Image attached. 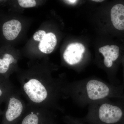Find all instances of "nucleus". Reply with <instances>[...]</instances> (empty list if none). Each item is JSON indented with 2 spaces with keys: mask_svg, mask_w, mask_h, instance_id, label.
<instances>
[{
  "mask_svg": "<svg viewBox=\"0 0 124 124\" xmlns=\"http://www.w3.org/2000/svg\"><path fill=\"white\" fill-rule=\"evenodd\" d=\"M124 115L123 110L119 107L108 103L102 104L99 110V119L102 122L108 124L119 122Z\"/></svg>",
  "mask_w": 124,
  "mask_h": 124,
  "instance_id": "7ed1b4c3",
  "label": "nucleus"
},
{
  "mask_svg": "<svg viewBox=\"0 0 124 124\" xmlns=\"http://www.w3.org/2000/svg\"><path fill=\"white\" fill-rule=\"evenodd\" d=\"M19 5L23 8H29L35 7L37 3L34 0H19Z\"/></svg>",
  "mask_w": 124,
  "mask_h": 124,
  "instance_id": "ddd939ff",
  "label": "nucleus"
},
{
  "mask_svg": "<svg viewBox=\"0 0 124 124\" xmlns=\"http://www.w3.org/2000/svg\"><path fill=\"white\" fill-rule=\"evenodd\" d=\"M7 109L4 115L6 124H13L16 122L22 114L23 106L21 100L10 93L6 99Z\"/></svg>",
  "mask_w": 124,
  "mask_h": 124,
  "instance_id": "f03ea898",
  "label": "nucleus"
},
{
  "mask_svg": "<svg viewBox=\"0 0 124 124\" xmlns=\"http://www.w3.org/2000/svg\"><path fill=\"white\" fill-rule=\"evenodd\" d=\"M46 34V32L45 31L39 30L34 33L33 36V39L36 41L40 42L44 39Z\"/></svg>",
  "mask_w": 124,
  "mask_h": 124,
  "instance_id": "4468645a",
  "label": "nucleus"
},
{
  "mask_svg": "<svg viewBox=\"0 0 124 124\" xmlns=\"http://www.w3.org/2000/svg\"><path fill=\"white\" fill-rule=\"evenodd\" d=\"M3 79L0 78V102L6 100L11 92L10 85Z\"/></svg>",
  "mask_w": 124,
  "mask_h": 124,
  "instance_id": "f8f14e48",
  "label": "nucleus"
},
{
  "mask_svg": "<svg viewBox=\"0 0 124 124\" xmlns=\"http://www.w3.org/2000/svg\"><path fill=\"white\" fill-rule=\"evenodd\" d=\"M93 1H95V2H102L103 1V0H93Z\"/></svg>",
  "mask_w": 124,
  "mask_h": 124,
  "instance_id": "dca6fc26",
  "label": "nucleus"
},
{
  "mask_svg": "<svg viewBox=\"0 0 124 124\" xmlns=\"http://www.w3.org/2000/svg\"><path fill=\"white\" fill-rule=\"evenodd\" d=\"M120 50V47L115 45H108L99 49V52L104 56V64L107 67H111L114 62L119 59Z\"/></svg>",
  "mask_w": 124,
  "mask_h": 124,
  "instance_id": "423d86ee",
  "label": "nucleus"
},
{
  "mask_svg": "<svg viewBox=\"0 0 124 124\" xmlns=\"http://www.w3.org/2000/svg\"><path fill=\"white\" fill-rule=\"evenodd\" d=\"M86 92L89 98L93 100H100L110 94L111 90L103 82L95 80H91L87 82Z\"/></svg>",
  "mask_w": 124,
  "mask_h": 124,
  "instance_id": "20e7f679",
  "label": "nucleus"
},
{
  "mask_svg": "<svg viewBox=\"0 0 124 124\" xmlns=\"http://www.w3.org/2000/svg\"><path fill=\"white\" fill-rule=\"evenodd\" d=\"M2 54L0 55V75L5 76L10 70L12 64L16 63V60L11 54Z\"/></svg>",
  "mask_w": 124,
  "mask_h": 124,
  "instance_id": "9d476101",
  "label": "nucleus"
},
{
  "mask_svg": "<svg viewBox=\"0 0 124 124\" xmlns=\"http://www.w3.org/2000/svg\"><path fill=\"white\" fill-rule=\"evenodd\" d=\"M57 44V39L55 35L52 32H48L44 39L40 41L38 48L44 53L50 54L54 51Z\"/></svg>",
  "mask_w": 124,
  "mask_h": 124,
  "instance_id": "1a4fd4ad",
  "label": "nucleus"
},
{
  "mask_svg": "<svg viewBox=\"0 0 124 124\" xmlns=\"http://www.w3.org/2000/svg\"><path fill=\"white\" fill-rule=\"evenodd\" d=\"M47 120L35 113L26 115L23 119L20 124H47Z\"/></svg>",
  "mask_w": 124,
  "mask_h": 124,
  "instance_id": "9b49d317",
  "label": "nucleus"
},
{
  "mask_svg": "<svg viewBox=\"0 0 124 124\" xmlns=\"http://www.w3.org/2000/svg\"><path fill=\"white\" fill-rule=\"evenodd\" d=\"M23 88L29 100L36 104L42 103L48 98L47 87L37 79L29 80L23 84Z\"/></svg>",
  "mask_w": 124,
  "mask_h": 124,
  "instance_id": "f257e3e1",
  "label": "nucleus"
},
{
  "mask_svg": "<svg viewBox=\"0 0 124 124\" xmlns=\"http://www.w3.org/2000/svg\"><path fill=\"white\" fill-rule=\"evenodd\" d=\"M110 17L115 28L118 31H124V5L117 4L113 6L111 9Z\"/></svg>",
  "mask_w": 124,
  "mask_h": 124,
  "instance_id": "6e6552de",
  "label": "nucleus"
},
{
  "mask_svg": "<svg viewBox=\"0 0 124 124\" xmlns=\"http://www.w3.org/2000/svg\"><path fill=\"white\" fill-rule=\"evenodd\" d=\"M66 1L69 2V3H71V4H74V3L77 2V0H67Z\"/></svg>",
  "mask_w": 124,
  "mask_h": 124,
  "instance_id": "2eb2a0df",
  "label": "nucleus"
},
{
  "mask_svg": "<svg viewBox=\"0 0 124 124\" xmlns=\"http://www.w3.org/2000/svg\"><path fill=\"white\" fill-rule=\"evenodd\" d=\"M22 29V24L19 21L11 19L3 24L2 28V34L6 40L12 41L17 37Z\"/></svg>",
  "mask_w": 124,
  "mask_h": 124,
  "instance_id": "0eeeda50",
  "label": "nucleus"
},
{
  "mask_svg": "<svg viewBox=\"0 0 124 124\" xmlns=\"http://www.w3.org/2000/svg\"><path fill=\"white\" fill-rule=\"evenodd\" d=\"M85 51L84 45L78 42L72 43L68 46L63 54V58L68 64H77L83 58V54Z\"/></svg>",
  "mask_w": 124,
  "mask_h": 124,
  "instance_id": "39448f33",
  "label": "nucleus"
}]
</instances>
